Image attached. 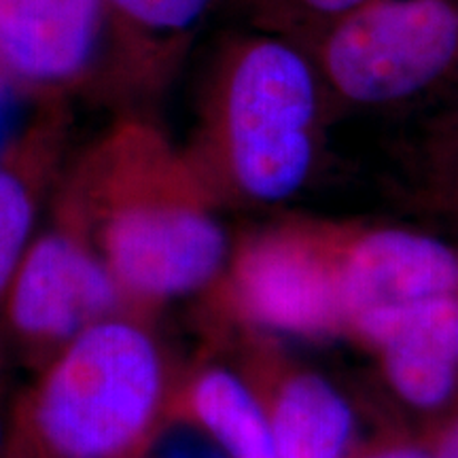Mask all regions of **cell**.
<instances>
[{"instance_id":"cell-1","label":"cell","mask_w":458,"mask_h":458,"mask_svg":"<svg viewBox=\"0 0 458 458\" xmlns=\"http://www.w3.org/2000/svg\"><path fill=\"white\" fill-rule=\"evenodd\" d=\"M60 185L55 219L94 246L134 306L208 289L225 267L219 206L153 113H114Z\"/></svg>"},{"instance_id":"cell-16","label":"cell","mask_w":458,"mask_h":458,"mask_svg":"<svg viewBox=\"0 0 458 458\" xmlns=\"http://www.w3.org/2000/svg\"><path fill=\"white\" fill-rule=\"evenodd\" d=\"M428 452L433 458H458V416L435 435Z\"/></svg>"},{"instance_id":"cell-14","label":"cell","mask_w":458,"mask_h":458,"mask_svg":"<svg viewBox=\"0 0 458 458\" xmlns=\"http://www.w3.org/2000/svg\"><path fill=\"white\" fill-rule=\"evenodd\" d=\"M368 0H219L216 13L225 15L229 28H249L310 45L340 17Z\"/></svg>"},{"instance_id":"cell-5","label":"cell","mask_w":458,"mask_h":458,"mask_svg":"<svg viewBox=\"0 0 458 458\" xmlns=\"http://www.w3.org/2000/svg\"><path fill=\"white\" fill-rule=\"evenodd\" d=\"M213 284L240 318L259 327L300 337L346 331L335 223L297 219L249 233Z\"/></svg>"},{"instance_id":"cell-15","label":"cell","mask_w":458,"mask_h":458,"mask_svg":"<svg viewBox=\"0 0 458 458\" xmlns=\"http://www.w3.org/2000/svg\"><path fill=\"white\" fill-rule=\"evenodd\" d=\"M422 151L437 179L458 196V111L428 125Z\"/></svg>"},{"instance_id":"cell-2","label":"cell","mask_w":458,"mask_h":458,"mask_svg":"<svg viewBox=\"0 0 458 458\" xmlns=\"http://www.w3.org/2000/svg\"><path fill=\"white\" fill-rule=\"evenodd\" d=\"M331 111L301 45L229 28L206 64L187 157L216 206L283 204L312 179Z\"/></svg>"},{"instance_id":"cell-18","label":"cell","mask_w":458,"mask_h":458,"mask_svg":"<svg viewBox=\"0 0 458 458\" xmlns=\"http://www.w3.org/2000/svg\"><path fill=\"white\" fill-rule=\"evenodd\" d=\"M0 444H3V431H0Z\"/></svg>"},{"instance_id":"cell-9","label":"cell","mask_w":458,"mask_h":458,"mask_svg":"<svg viewBox=\"0 0 458 458\" xmlns=\"http://www.w3.org/2000/svg\"><path fill=\"white\" fill-rule=\"evenodd\" d=\"M335 257L346 331L391 308L458 293V250L414 229L335 223Z\"/></svg>"},{"instance_id":"cell-6","label":"cell","mask_w":458,"mask_h":458,"mask_svg":"<svg viewBox=\"0 0 458 458\" xmlns=\"http://www.w3.org/2000/svg\"><path fill=\"white\" fill-rule=\"evenodd\" d=\"M125 306L134 303L94 246L57 219L34 236L3 301L11 331L34 346H64Z\"/></svg>"},{"instance_id":"cell-11","label":"cell","mask_w":458,"mask_h":458,"mask_svg":"<svg viewBox=\"0 0 458 458\" xmlns=\"http://www.w3.org/2000/svg\"><path fill=\"white\" fill-rule=\"evenodd\" d=\"M72 130V102H47L0 147V306L34 240L45 193L60 181Z\"/></svg>"},{"instance_id":"cell-12","label":"cell","mask_w":458,"mask_h":458,"mask_svg":"<svg viewBox=\"0 0 458 458\" xmlns=\"http://www.w3.org/2000/svg\"><path fill=\"white\" fill-rule=\"evenodd\" d=\"M259 394V393H257ZM278 458H346L354 414L344 394L314 371L286 369L259 394Z\"/></svg>"},{"instance_id":"cell-8","label":"cell","mask_w":458,"mask_h":458,"mask_svg":"<svg viewBox=\"0 0 458 458\" xmlns=\"http://www.w3.org/2000/svg\"><path fill=\"white\" fill-rule=\"evenodd\" d=\"M219 0H105V54L91 98L151 113L174 85Z\"/></svg>"},{"instance_id":"cell-10","label":"cell","mask_w":458,"mask_h":458,"mask_svg":"<svg viewBox=\"0 0 458 458\" xmlns=\"http://www.w3.org/2000/svg\"><path fill=\"white\" fill-rule=\"evenodd\" d=\"M351 334L382 357L388 385L418 410L442 408L458 388V293L435 295L360 320Z\"/></svg>"},{"instance_id":"cell-13","label":"cell","mask_w":458,"mask_h":458,"mask_svg":"<svg viewBox=\"0 0 458 458\" xmlns=\"http://www.w3.org/2000/svg\"><path fill=\"white\" fill-rule=\"evenodd\" d=\"M182 416L227 458H278L261 397L233 371H199L182 394Z\"/></svg>"},{"instance_id":"cell-7","label":"cell","mask_w":458,"mask_h":458,"mask_svg":"<svg viewBox=\"0 0 458 458\" xmlns=\"http://www.w3.org/2000/svg\"><path fill=\"white\" fill-rule=\"evenodd\" d=\"M105 32V0H0V83L34 106L91 98Z\"/></svg>"},{"instance_id":"cell-3","label":"cell","mask_w":458,"mask_h":458,"mask_svg":"<svg viewBox=\"0 0 458 458\" xmlns=\"http://www.w3.org/2000/svg\"><path fill=\"white\" fill-rule=\"evenodd\" d=\"M164 401V365L130 318L91 325L62 346L17 410L7 458H123Z\"/></svg>"},{"instance_id":"cell-17","label":"cell","mask_w":458,"mask_h":458,"mask_svg":"<svg viewBox=\"0 0 458 458\" xmlns=\"http://www.w3.org/2000/svg\"><path fill=\"white\" fill-rule=\"evenodd\" d=\"M354 458H433V454L428 452V448L422 450V448H414V445H405V444H386V445H377V448L360 452V454Z\"/></svg>"},{"instance_id":"cell-4","label":"cell","mask_w":458,"mask_h":458,"mask_svg":"<svg viewBox=\"0 0 458 458\" xmlns=\"http://www.w3.org/2000/svg\"><path fill=\"white\" fill-rule=\"evenodd\" d=\"M306 51L331 106L408 105L458 77V0H368Z\"/></svg>"}]
</instances>
